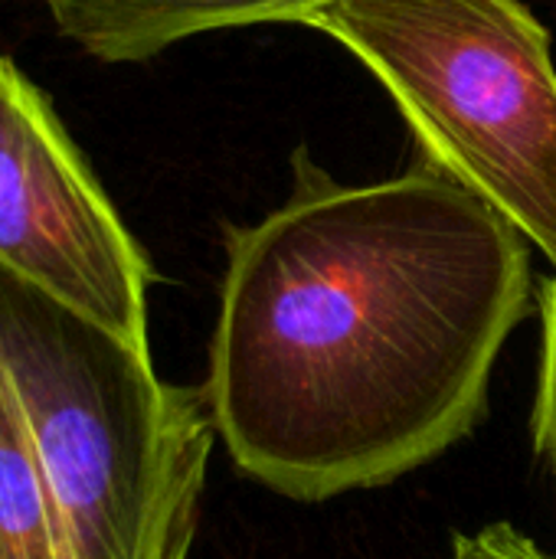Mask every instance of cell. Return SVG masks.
Listing matches in <instances>:
<instances>
[{
	"label": "cell",
	"mask_w": 556,
	"mask_h": 559,
	"mask_svg": "<svg viewBox=\"0 0 556 559\" xmlns=\"http://www.w3.org/2000/svg\"><path fill=\"white\" fill-rule=\"evenodd\" d=\"M295 193L226 229L203 386L236 468L292 501L390 485L485 416L531 311L528 239L429 164L334 183L305 154Z\"/></svg>",
	"instance_id": "cell-1"
},
{
	"label": "cell",
	"mask_w": 556,
	"mask_h": 559,
	"mask_svg": "<svg viewBox=\"0 0 556 559\" xmlns=\"http://www.w3.org/2000/svg\"><path fill=\"white\" fill-rule=\"evenodd\" d=\"M0 370L29 426L66 559H187L213 452L203 390L0 265Z\"/></svg>",
	"instance_id": "cell-2"
},
{
	"label": "cell",
	"mask_w": 556,
	"mask_h": 559,
	"mask_svg": "<svg viewBox=\"0 0 556 559\" xmlns=\"http://www.w3.org/2000/svg\"><path fill=\"white\" fill-rule=\"evenodd\" d=\"M305 26L390 92L423 164L485 200L556 269V62L521 0H334Z\"/></svg>",
	"instance_id": "cell-3"
},
{
	"label": "cell",
	"mask_w": 556,
	"mask_h": 559,
	"mask_svg": "<svg viewBox=\"0 0 556 559\" xmlns=\"http://www.w3.org/2000/svg\"><path fill=\"white\" fill-rule=\"evenodd\" d=\"M0 265L147 350L151 262L49 98L0 56Z\"/></svg>",
	"instance_id": "cell-4"
},
{
	"label": "cell",
	"mask_w": 556,
	"mask_h": 559,
	"mask_svg": "<svg viewBox=\"0 0 556 559\" xmlns=\"http://www.w3.org/2000/svg\"><path fill=\"white\" fill-rule=\"evenodd\" d=\"M334 0H46L56 29L102 62H144L200 33L308 23Z\"/></svg>",
	"instance_id": "cell-5"
},
{
	"label": "cell",
	"mask_w": 556,
	"mask_h": 559,
	"mask_svg": "<svg viewBox=\"0 0 556 559\" xmlns=\"http://www.w3.org/2000/svg\"><path fill=\"white\" fill-rule=\"evenodd\" d=\"M0 559H66L29 426L0 370Z\"/></svg>",
	"instance_id": "cell-6"
},
{
	"label": "cell",
	"mask_w": 556,
	"mask_h": 559,
	"mask_svg": "<svg viewBox=\"0 0 556 559\" xmlns=\"http://www.w3.org/2000/svg\"><path fill=\"white\" fill-rule=\"evenodd\" d=\"M541 380L534 406V442L556 475V275L541 285Z\"/></svg>",
	"instance_id": "cell-7"
},
{
	"label": "cell",
	"mask_w": 556,
	"mask_h": 559,
	"mask_svg": "<svg viewBox=\"0 0 556 559\" xmlns=\"http://www.w3.org/2000/svg\"><path fill=\"white\" fill-rule=\"evenodd\" d=\"M452 559H556V554H547L531 537L518 534L511 524H492L478 534L456 537Z\"/></svg>",
	"instance_id": "cell-8"
}]
</instances>
